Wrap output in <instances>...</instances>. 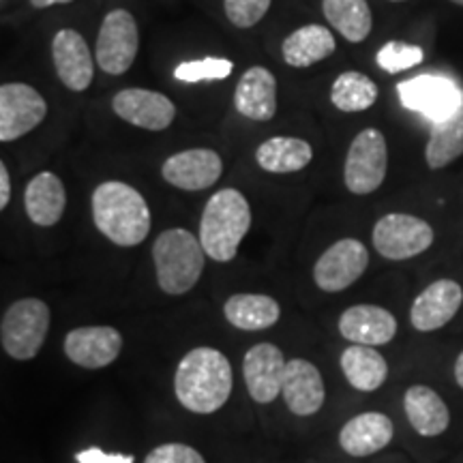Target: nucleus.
<instances>
[{
	"instance_id": "obj_1",
	"label": "nucleus",
	"mask_w": 463,
	"mask_h": 463,
	"mask_svg": "<svg viewBox=\"0 0 463 463\" xmlns=\"http://www.w3.org/2000/svg\"><path fill=\"white\" fill-rule=\"evenodd\" d=\"M234 389L232 364L215 347H194L178 363L174 373V395L194 414H213L222 410Z\"/></svg>"
},
{
	"instance_id": "obj_2",
	"label": "nucleus",
	"mask_w": 463,
	"mask_h": 463,
	"mask_svg": "<svg viewBox=\"0 0 463 463\" xmlns=\"http://www.w3.org/2000/svg\"><path fill=\"white\" fill-rule=\"evenodd\" d=\"M92 222L114 245L136 247L150 232V208L136 187L108 181L92 191Z\"/></svg>"
},
{
	"instance_id": "obj_3",
	"label": "nucleus",
	"mask_w": 463,
	"mask_h": 463,
	"mask_svg": "<svg viewBox=\"0 0 463 463\" xmlns=\"http://www.w3.org/2000/svg\"><path fill=\"white\" fill-rule=\"evenodd\" d=\"M251 230V206L239 189H222L208 200L200 222V242L215 262H230Z\"/></svg>"
},
{
	"instance_id": "obj_4",
	"label": "nucleus",
	"mask_w": 463,
	"mask_h": 463,
	"mask_svg": "<svg viewBox=\"0 0 463 463\" xmlns=\"http://www.w3.org/2000/svg\"><path fill=\"white\" fill-rule=\"evenodd\" d=\"M206 258L200 236H194L189 230L172 228L161 232L153 245V262L159 288L172 297L187 294L204 273Z\"/></svg>"
},
{
	"instance_id": "obj_5",
	"label": "nucleus",
	"mask_w": 463,
	"mask_h": 463,
	"mask_svg": "<svg viewBox=\"0 0 463 463\" xmlns=\"http://www.w3.org/2000/svg\"><path fill=\"white\" fill-rule=\"evenodd\" d=\"M50 331V307L39 298H20L5 309L0 345L14 361H33Z\"/></svg>"
},
{
	"instance_id": "obj_6",
	"label": "nucleus",
	"mask_w": 463,
	"mask_h": 463,
	"mask_svg": "<svg viewBox=\"0 0 463 463\" xmlns=\"http://www.w3.org/2000/svg\"><path fill=\"white\" fill-rule=\"evenodd\" d=\"M389 170V148L378 129H364L352 140L345 157V187L354 195H369L382 187Z\"/></svg>"
},
{
	"instance_id": "obj_7",
	"label": "nucleus",
	"mask_w": 463,
	"mask_h": 463,
	"mask_svg": "<svg viewBox=\"0 0 463 463\" xmlns=\"http://www.w3.org/2000/svg\"><path fill=\"white\" fill-rule=\"evenodd\" d=\"M433 228L425 219L405 213H391L373 228V247L386 260H410L425 253L433 245Z\"/></svg>"
},
{
	"instance_id": "obj_8",
	"label": "nucleus",
	"mask_w": 463,
	"mask_h": 463,
	"mask_svg": "<svg viewBox=\"0 0 463 463\" xmlns=\"http://www.w3.org/2000/svg\"><path fill=\"white\" fill-rule=\"evenodd\" d=\"M140 48L136 17L127 9H114L103 17L97 39V65L109 75L129 71Z\"/></svg>"
},
{
	"instance_id": "obj_9",
	"label": "nucleus",
	"mask_w": 463,
	"mask_h": 463,
	"mask_svg": "<svg viewBox=\"0 0 463 463\" xmlns=\"http://www.w3.org/2000/svg\"><path fill=\"white\" fill-rule=\"evenodd\" d=\"M369 266V251L361 241L341 239L326 249L314 266V281L322 292H344L361 279Z\"/></svg>"
},
{
	"instance_id": "obj_10",
	"label": "nucleus",
	"mask_w": 463,
	"mask_h": 463,
	"mask_svg": "<svg viewBox=\"0 0 463 463\" xmlns=\"http://www.w3.org/2000/svg\"><path fill=\"white\" fill-rule=\"evenodd\" d=\"M48 103L42 92L22 82L0 86V140L14 142L43 123Z\"/></svg>"
},
{
	"instance_id": "obj_11",
	"label": "nucleus",
	"mask_w": 463,
	"mask_h": 463,
	"mask_svg": "<svg viewBox=\"0 0 463 463\" xmlns=\"http://www.w3.org/2000/svg\"><path fill=\"white\" fill-rule=\"evenodd\" d=\"M397 92L405 108L425 114L431 123H438L459 108L463 89L444 75H419L399 84Z\"/></svg>"
},
{
	"instance_id": "obj_12",
	"label": "nucleus",
	"mask_w": 463,
	"mask_h": 463,
	"mask_svg": "<svg viewBox=\"0 0 463 463\" xmlns=\"http://www.w3.org/2000/svg\"><path fill=\"white\" fill-rule=\"evenodd\" d=\"M288 361L275 344H258L249 347L242 361V378L249 395L256 403H273L281 395L283 375Z\"/></svg>"
},
{
	"instance_id": "obj_13",
	"label": "nucleus",
	"mask_w": 463,
	"mask_h": 463,
	"mask_svg": "<svg viewBox=\"0 0 463 463\" xmlns=\"http://www.w3.org/2000/svg\"><path fill=\"white\" fill-rule=\"evenodd\" d=\"M123 335L114 326H80L67 333L65 354L84 369H103L123 352Z\"/></svg>"
},
{
	"instance_id": "obj_14",
	"label": "nucleus",
	"mask_w": 463,
	"mask_h": 463,
	"mask_svg": "<svg viewBox=\"0 0 463 463\" xmlns=\"http://www.w3.org/2000/svg\"><path fill=\"white\" fill-rule=\"evenodd\" d=\"M223 172V161L211 148L181 150L165 159L161 176L172 187L183 191H202L213 187Z\"/></svg>"
},
{
	"instance_id": "obj_15",
	"label": "nucleus",
	"mask_w": 463,
	"mask_h": 463,
	"mask_svg": "<svg viewBox=\"0 0 463 463\" xmlns=\"http://www.w3.org/2000/svg\"><path fill=\"white\" fill-rule=\"evenodd\" d=\"M463 305V288L453 279H438L414 298L410 322L419 333H433L453 320Z\"/></svg>"
},
{
	"instance_id": "obj_16",
	"label": "nucleus",
	"mask_w": 463,
	"mask_h": 463,
	"mask_svg": "<svg viewBox=\"0 0 463 463\" xmlns=\"http://www.w3.org/2000/svg\"><path fill=\"white\" fill-rule=\"evenodd\" d=\"M112 109L118 118L148 131H164L176 118V106L165 95L146 89H125L116 92Z\"/></svg>"
},
{
	"instance_id": "obj_17",
	"label": "nucleus",
	"mask_w": 463,
	"mask_h": 463,
	"mask_svg": "<svg viewBox=\"0 0 463 463\" xmlns=\"http://www.w3.org/2000/svg\"><path fill=\"white\" fill-rule=\"evenodd\" d=\"M341 337L356 345H386L397 335V317L380 305H352L339 316Z\"/></svg>"
},
{
	"instance_id": "obj_18",
	"label": "nucleus",
	"mask_w": 463,
	"mask_h": 463,
	"mask_svg": "<svg viewBox=\"0 0 463 463\" xmlns=\"http://www.w3.org/2000/svg\"><path fill=\"white\" fill-rule=\"evenodd\" d=\"M283 402L297 416H314L322 410L326 389L320 369L305 358H294L286 364L283 375Z\"/></svg>"
},
{
	"instance_id": "obj_19",
	"label": "nucleus",
	"mask_w": 463,
	"mask_h": 463,
	"mask_svg": "<svg viewBox=\"0 0 463 463\" xmlns=\"http://www.w3.org/2000/svg\"><path fill=\"white\" fill-rule=\"evenodd\" d=\"M52 56H54V67L61 82L69 90L82 92L92 84V54L89 43L78 31L62 28L56 33L52 42Z\"/></svg>"
},
{
	"instance_id": "obj_20",
	"label": "nucleus",
	"mask_w": 463,
	"mask_h": 463,
	"mask_svg": "<svg viewBox=\"0 0 463 463\" xmlns=\"http://www.w3.org/2000/svg\"><path fill=\"white\" fill-rule=\"evenodd\" d=\"M395 425L384 412H363L352 416L341 427L339 447L350 457H372L392 442Z\"/></svg>"
},
{
	"instance_id": "obj_21",
	"label": "nucleus",
	"mask_w": 463,
	"mask_h": 463,
	"mask_svg": "<svg viewBox=\"0 0 463 463\" xmlns=\"http://www.w3.org/2000/svg\"><path fill=\"white\" fill-rule=\"evenodd\" d=\"M403 410L412 430L422 438L442 436L450 425L449 405L431 386H410L403 395Z\"/></svg>"
},
{
	"instance_id": "obj_22",
	"label": "nucleus",
	"mask_w": 463,
	"mask_h": 463,
	"mask_svg": "<svg viewBox=\"0 0 463 463\" xmlns=\"http://www.w3.org/2000/svg\"><path fill=\"white\" fill-rule=\"evenodd\" d=\"M234 106L251 120H270L277 114V80L266 67L242 73L234 90Z\"/></svg>"
},
{
	"instance_id": "obj_23",
	"label": "nucleus",
	"mask_w": 463,
	"mask_h": 463,
	"mask_svg": "<svg viewBox=\"0 0 463 463\" xmlns=\"http://www.w3.org/2000/svg\"><path fill=\"white\" fill-rule=\"evenodd\" d=\"M65 184L54 172H39L24 191L26 215L39 228H52L65 215Z\"/></svg>"
},
{
	"instance_id": "obj_24",
	"label": "nucleus",
	"mask_w": 463,
	"mask_h": 463,
	"mask_svg": "<svg viewBox=\"0 0 463 463\" xmlns=\"http://www.w3.org/2000/svg\"><path fill=\"white\" fill-rule=\"evenodd\" d=\"M339 364L347 384L361 392L378 391L389 378V363L372 345H347Z\"/></svg>"
},
{
	"instance_id": "obj_25",
	"label": "nucleus",
	"mask_w": 463,
	"mask_h": 463,
	"mask_svg": "<svg viewBox=\"0 0 463 463\" xmlns=\"http://www.w3.org/2000/svg\"><path fill=\"white\" fill-rule=\"evenodd\" d=\"M223 316L239 331H264L279 322L281 307L266 294L242 292L225 300Z\"/></svg>"
},
{
	"instance_id": "obj_26",
	"label": "nucleus",
	"mask_w": 463,
	"mask_h": 463,
	"mask_svg": "<svg viewBox=\"0 0 463 463\" xmlns=\"http://www.w3.org/2000/svg\"><path fill=\"white\" fill-rule=\"evenodd\" d=\"M337 50L333 33L326 26L307 24L288 34L281 45L283 61L294 69H305L324 61Z\"/></svg>"
},
{
	"instance_id": "obj_27",
	"label": "nucleus",
	"mask_w": 463,
	"mask_h": 463,
	"mask_svg": "<svg viewBox=\"0 0 463 463\" xmlns=\"http://www.w3.org/2000/svg\"><path fill=\"white\" fill-rule=\"evenodd\" d=\"M314 159V148L300 137L277 136L262 142L256 150V161L270 174H292L303 170Z\"/></svg>"
},
{
	"instance_id": "obj_28",
	"label": "nucleus",
	"mask_w": 463,
	"mask_h": 463,
	"mask_svg": "<svg viewBox=\"0 0 463 463\" xmlns=\"http://www.w3.org/2000/svg\"><path fill=\"white\" fill-rule=\"evenodd\" d=\"M463 155V95L459 108L455 109L449 118L438 120L431 127L430 142L425 148L427 165L431 170H439L453 164Z\"/></svg>"
},
{
	"instance_id": "obj_29",
	"label": "nucleus",
	"mask_w": 463,
	"mask_h": 463,
	"mask_svg": "<svg viewBox=\"0 0 463 463\" xmlns=\"http://www.w3.org/2000/svg\"><path fill=\"white\" fill-rule=\"evenodd\" d=\"M324 17L347 42L361 43L372 33L373 20L367 0H322Z\"/></svg>"
},
{
	"instance_id": "obj_30",
	"label": "nucleus",
	"mask_w": 463,
	"mask_h": 463,
	"mask_svg": "<svg viewBox=\"0 0 463 463\" xmlns=\"http://www.w3.org/2000/svg\"><path fill=\"white\" fill-rule=\"evenodd\" d=\"M378 99V86L358 71L341 73L333 82L331 101L341 112H363Z\"/></svg>"
},
{
	"instance_id": "obj_31",
	"label": "nucleus",
	"mask_w": 463,
	"mask_h": 463,
	"mask_svg": "<svg viewBox=\"0 0 463 463\" xmlns=\"http://www.w3.org/2000/svg\"><path fill=\"white\" fill-rule=\"evenodd\" d=\"M234 71V62L228 58H202V61H187L181 62L174 69V78L181 82H208V80H225Z\"/></svg>"
},
{
	"instance_id": "obj_32",
	"label": "nucleus",
	"mask_w": 463,
	"mask_h": 463,
	"mask_svg": "<svg viewBox=\"0 0 463 463\" xmlns=\"http://www.w3.org/2000/svg\"><path fill=\"white\" fill-rule=\"evenodd\" d=\"M422 58H425V54H422V48H419V45L389 42L386 45H382L375 61H378L380 69H384L386 73H399L405 71V69L420 65Z\"/></svg>"
},
{
	"instance_id": "obj_33",
	"label": "nucleus",
	"mask_w": 463,
	"mask_h": 463,
	"mask_svg": "<svg viewBox=\"0 0 463 463\" xmlns=\"http://www.w3.org/2000/svg\"><path fill=\"white\" fill-rule=\"evenodd\" d=\"M273 0H223L225 15L236 28H251L270 9Z\"/></svg>"
},
{
	"instance_id": "obj_34",
	"label": "nucleus",
	"mask_w": 463,
	"mask_h": 463,
	"mask_svg": "<svg viewBox=\"0 0 463 463\" xmlns=\"http://www.w3.org/2000/svg\"><path fill=\"white\" fill-rule=\"evenodd\" d=\"M144 463H206V459L189 444L167 442L150 450Z\"/></svg>"
},
{
	"instance_id": "obj_35",
	"label": "nucleus",
	"mask_w": 463,
	"mask_h": 463,
	"mask_svg": "<svg viewBox=\"0 0 463 463\" xmlns=\"http://www.w3.org/2000/svg\"><path fill=\"white\" fill-rule=\"evenodd\" d=\"M75 461L78 463H136L133 455H120V453L112 455L97 447L80 450V453L75 455Z\"/></svg>"
},
{
	"instance_id": "obj_36",
	"label": "nucleus",
	"mask_w": 463,
	"mask_h": 463,
	"mask_svg": "<svg viewBox=\"0 0 463 463\" xmlns=\"http://www.w3.org/2000/svg\"><path fill=\"white\" fill-rule=\"evenodd\" d=\"M11 198V178L7 165L0 164V208H7Z\"/></svg>"
},
{
	"instance_id": "obj_37",
	"label": "nucleus",
	"mask_w": 463,
	"mask_h": 463,
	"mask_svg": "<svg viewBox=\"0 0 463 463\" xmlns=\"http://www.w3.org/2000/svg\"><path fill=\"white\" fill-rule=\"evenodd\" d=\"M453 373H455V382H457V386H459V389H463V350L459 352V356H457Z\"/></svg>"
},
{
	"instance_id": "obj_38",
	"label": "nucleus",
	"mask_w": 463,
	"mask_h": 463,
	"mask_svg": "<svg viewBox=\"0 0 463 463\" xmlns=\"http://www.w3.org/2000/svg\"><path fill=\"white\" fill-rule=\"evenodd\" d=\"M67 3H73V0H31L34 9H48L52 5H67Z\"/></svg>"
},
{
	"instance_id": "obj_39",
	"label": "nucleus",
	"mask_w": 463,
	"mask_h": 463,
	"mask_svg": "<svg viewBox=\"0 0 463 463\" xmlns=\"http://www.w3.org/2000/svg\"><path fill=\"white\" fill-rule=\"evenodd\" d=\"M453 3H457V5H461V7H463V0H453Z\"/></svg>"
},
{
	"instance_id": "obj_40",
	"label": "nucleus",
	"mask_w": 463,
	"mask_h": 463,
	"mask_svg": "<svg viewBox=\"0 0 463 463\" xmlns=\"http://www.w3.org/2000/svg\"><path fill=\"white\" fill-rule=\"evenodd\" d=\"M392 3H402V0H392Z\"/></svg>"
}]
</instances>
